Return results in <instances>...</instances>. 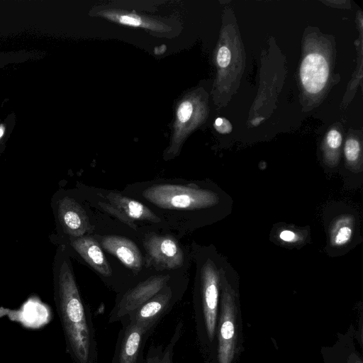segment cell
<instances>
[{
    "mask_svg": "<svg viewBox=\"0 0 363 363\" xmlns=\"http://www.w3.org/2000/svg\"><path fill=\"white\" fill-rule=\"evenodd\" d=\"M199 296L195 300V318L198 335L211 345L215 338L219 297V276L216 267L208 260L201 275Z\"/></svg>",
    "mask_w": 363,
    "mask_h": 363,
    "instance_id": "cell-2",
    "label": "cell"
},
{
    "mask_svg": "<svg viewBox=\"0 0 363 363\" xmlns=\"http://www.w3.org/2000/svg\"><path fill=\"white\" fill-rule=\"evenodd\" d=\"M183 327L182 321L178 323L164 347L162 345H152L148 350L145 363H173L174 347L182 335Z\"/></svg>",
    "mask_w": 363,
    "mask_h": 363,
    "instance_id": "cell-14",
    "label": "cell"
},
{
    "mask_svg": "<svg viewBox=\"0 0 363 363\" xmlns=\"http://www.w3.org/2000/svg\"><path fill=\"white\" fill-rule=\"evenodd\" d=\"M304 89L310 94H317L325 86L328 77V65L325 57L318 53L305 57L300 69Z\"/></svg>",
    "mask_w": 363,
    "mask_h": 363,
    "instance_id": "cell-11",
    "label": "cell"
},
{
    "mask_svg": "<svg viewBox=\"0 0 363 363\" xmlns=\"http://www.w3.org/2000/svg\"><path fill=\"white\" fill-rule=\"evenodd\" d=\"M111 206L129 219L159 223L160 218L142 203L118 193L110 192L106 196Z\"/></svg>",
    "mask_w": 363,
    "mask_h": 363,
    "instance_id": "cell-13",
    "label": "cell"
},
{
    "mask_svg": "<svg viewBox=\"0 0 363 363\" xmlns=\"http://www.w3.org/2000/svg\"><path fill=\"white\" fill-rule=\"evenodd\" d=\"M296 238V235L290 230H284L279 233V238L284 242H294Z\"/></svg>",
    "mask_w": 363,
    "mask_h": 363,
    "instance_id": "cell-22",
    "label": "cell"
},
{
    "mask_svg": "<svg viewBox=\"0 0 363 363\" xmlns=\"http://www.w3.org/2000/svg\"><path fill=\"white\" fill-rule=\"evenodd\" d=\"M55 301L67 352L74 363H96L97 342L91 311L79 293L70 262L61 259L55 279Z\"/></svg>",
    "mask_w": 363,
    "mask_h": 363,
    "instance_id": "cell-1",
    "label": "cell"
},
{
    "mask_svg": "<svg viewBox=\"0 0 363 363\" xmlns=\"http://www.w3.org/2000/svg\"><path fill=\"white\" fill-rule=\"evenodd\" d=\"M231 58V54L230 50L225 47H221L217 55V62L218 65L220 67H226L230 62Z\"/></svg>",
    "mask_w": 363,
    "mask_h": 363,
    "instance_id": "cell-19",
    "label": "cell"
},
{
    "mask_svg": "<svg viewBox=\"0 0 363 363\" xmlns=\"http://www.w3.org/2000/svg\"><path fill=\"white\" fill-rule=\"evenodd\" d=\"M101 206L104 208L107 212H109L113 216H116L118 218L121 219L123 223L128 224L131 228H136L133 220L129 219L128 217H126L124 214H123L120 211H118L113 206L106 203H101Z\"/></svg>",
    "mask_w": 363,
    "mask_h": 363,
    "instance_id": "cell-18",
    "label": "cell"
},
{
    "mask_svg": "<svg viewBox=\"0 0 363 363\" xmlns=\"http://www.w3.org/2000/svg\"><path fill=\"white\" fill-rule=\"evenodd\" d=\"M120 322L111 363H145L144 349L154 330L132 322L126 315Z\"/></svg>",
    "mask_w": 363,
    "mask_h": 363,
    "instance_id": "cell-4",
    "label": "cell"
},
{
    "mask_svg": "<svg viewBox=\"0 0 363 363\" xmlns=\"http://www.w3.org/2000/svg\"><path fill=\"white\" fill-rule=\"evenodd\" d=\"M101 246L116 256L125 267L137 274L142 268V255L137 245L130 240L117 235L103 236Z\"/></svg>",
    "mask_w": 363,
    "mask_h": 363,
    "instance_id": "cell-10",
    "label": "cell"
},
{
    "mask_svg": "<svg viewBox=\"0 0 363 363\" xmlns=\"http://www.w3.org/2000/svg\"><path fill=\"white\" fill-rule=\"evenodd\" d=\"M75 251L94 269L101 275L108 277L112 274L111 268L99 242L90 237L75 238L72 240Z\"/></svg>",
    "mask_w": 363,
    "mask_h": 363,
    "instance_id": "cell-12",
    "label": "cell"
},
{
    "mask_svg": "<svg viewBox=\"0 0 363 363\" xmlns=\"http://www.w3.org/2000/svg\"><path fill=\"white\" fill-rule=\"evenodd\" d=\"M143 196L152 204L166 209L194 210L215 203V196L208 191L169 184L150 186L144 190Z\"/></svg>",
    "mask_w": 363,
    "mask_h": 363,
    "instance_id": "cell-3",
    "label": "cell"
},
{
    "mask_svg": "<svg viewBox=\"0 0 363 363\" xmlns=\"http://www.w3.org/2000/svg\"><path fill=\"white\" fill-rule=\"evenodd\" d=\"M328 145L332 149L338 148L342 143V135L336 130H330L326 138Z\"/></svg>",
    "mask_w": 363,
    "mask_h": 363,
    "instance_id": "cell-20",
    "label": "cell"
},
{
    "mask_svg": "<svg viewBox=\"0 0 363 363\" xmlns=\"http://www.w3.org/2000/svg\"><path fill=\"white\" fill-rule=\"evenodd\" d=\"M57 216L64 231L75 238L82 237L90 228L89 218L82 206L70 197L58 203Z\"/></svg>",
    "mask_w": 363,
    "mask_h": 363,
    "instance_id": "cell-9",
    "label": "cell"
},
{
    "mask_svg": "<svg viewBox=\"0 0 363 363\" xmlns=\"http://www.w3.org/2000/svg\"><path fill=\"white\" fill-rule=\"evenodd\" d=\"M214 127L220 133H228L232 130L231 124L223 118H218L215 121Z\"/></svg>",
    "mask_w": 363,
    "mask_h": 363,
    "instance_id": "cell-21",
    "label": "cell"
},
{
    "mask_svg": "<svg viewBox=\"0 0 363 363\" xmlns=\"http://www.w3.org/2000/svg\"><path fill=\"white\" fill-rule=\"evenodd\" d=\"M193 107L189 101L183 102L179 107L177 116L180 122L185 123L191 117Z\"/></svg>",
    "mask_w": 363,
    "mask_h": 363,
    "instance_id": "cell-17",
    "label": "cell"
},
{
    "mask_svg": "<svg viewBox=\"0 0 363 363\" xmlns=\"http://www.w3.org/2000/svg\"><path fill=\"white\" fill-rule=\"evenodd\" d=\"M345 155L350 162H355L359 155L360 147L358 141L355 139H349L345 145Z\"/></svg>",
    "mask_w": 363,
    "mask_h": 363,
    "instance_id": "cell-16",
    "label": "cell"
},
{
    "mask_svg": "<svg viewBox=\"0 0 363 363\" xmlns=\"http://www.w3.org/2000/svg\"><path fill=\"white\" fill-rule=\"evenodd\" d=\"M169 274H157L142 281L121 294L108 315V323H113L147 302L169 282Z\"/></svg>",
    "mask_w": 363,
    "mask_h": 363,
    "instance_id": "cell-5",
    "label": "cell"
},
{
    "mask_svg": "<svg viewBox=\"0 0 363 363\" xmlns=\"http://www.w3.org/2000/svg\"><path fill=\"white\" fill-rule=\"evenodd\" d=\"M120 21L122 23L133 26H138L140 25L141 21L136 17H132L129 16H123L120 18Z\"/></svg>",
    "mask_w": 363,
    "mask_h": 363,
    "instance_id": "cell-23",
    "label": "cell"
},
{
    "mask_svg": "<svg viewBox=\"0 0 363 363\" xmlns=\"http://www.w3.org/2000/svg\"><path fill=\"white\" fill-rule=\"evenodd\" d=\"M14 53H11L9 56H6L5 54L4 56H0V67L6 65L7 63H10L12 62L11 58H18L21 57L23 55L18 56V53H16L15 55L12 56Z\"/></svg>",
    "mask_w": 363,
    "mask_h": 363,
    "instance_id": "cell-25",
    "label": "cell"
},
{
    "mask_svg": "<svg viewBox=\"0 0 363 363\" xmlns=\"http://www.w3.org/2000/svg\"></svg>",
    "mask_w": 363,
    "mask_h": 363,
    "instance_id": "cell-26",
    "label": "cell"
},
{
    "mask_svg": "<svg viewBox=\"0 0 363 363\" xmlns=\"http://www.w3.org/2000/svg\"><path fill=\"white\" fill-rule=\"evenodd\" d=\"M180 295L179 291L167 284L152 298L126 316L138 325L155 330L162 318L172 309Z\"/></svg>",
    "mask_w": 363,
    "mask_h": 363,
    "instance_id": "cell-6",
    "label": "cell"
},
{
    "mask_svg": "<svg viewBox=\"0 0 363 363\" xmlns=\"http://www.w3.org/2000/svg\"><path fill=\"white\" fill-rule=\"evenodd\" d=\"M235 302L225 287L223 291L218 332V363H231L235 352Z\"/></svg>",
    "mask_w": 363,
    "mask_h": 363,
    "instance_id": "cell-7",
    "label": "cell"
},
{
    "mask_svg": "<svg viewBox=\"0 0 363 363\" xmlns=\"http://www.w3.org/2000/svg\"><path fill=\"white\" fill-rule=\"evenodd\" d=\"M11 119H7L4 122L0 123V142L6 138L8 132L11 131V128H9L7 125Z\"/></svg>",
    "mask_w": 363,
    "mask_h": 363,
    "instance_id": "cell-24",
    "label": "cell"
},
{
    "mask_svg": "<svg viewBox=\"0 0 363 363\" xmlns=\"http://www.w3.org/2000/svg\"><path fill=\"white\" fill-rule=\"evenodd\" d=\"M148 256L157 266L174 269L184 263V253L177 242L169 236L151 235L144 241Z\"/></svg>",
    "mask_w": 363,
    "mask_h": 363,
    "instance_id": "cell-8",
    "label": "cell"
},
{
    "mask_svg": "<svg viewBox=\"0 0 363 363\" xmlns=\"http://www.w3.org/2000/svg\"><path fill=\"white\" fill-rule=\"evenodd\" d=\"M352 230L348 225L340 226L335 233L333 238L334 245L341 247L346 245L351 240Z\"/></svg>",
    "mask_w": 363,
    "mask_h": 363,
    "instance_id": "cell-15",
    "label": "cell"
}]
</instances>
